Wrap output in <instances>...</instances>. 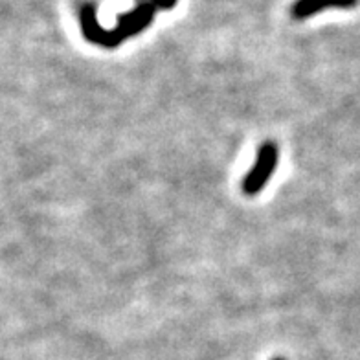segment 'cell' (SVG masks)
Instances as JSON below:
<instances>
[{
	"instance_id": "5b68a950",
	"label": "cell",
	"mask_w": 360,
	"mask_h": 360,
	"mask_svg": "<svg viewBox=\"0 0 360 360\" xmlns=\"http://www.w3.org/2000/svg\"><path fill=\"white\" fill-rule=\"evenodd\" d=\"M274 360H285V359H274Z\"/></svg>"
},
{
	"instance_id": "277c9868",
	"label": "cell",
	"mask_w": 360,
	"mask_h": 360,
	"mask_svg": "<svg viewBox=\"0 0 360 360\" xmlns=\"http://www.w3.org/2000/svg\"><path fill=\"white\" fill-rule=\"evenodd\" d=\"M140 2H146V0H140ZM147 2H151L157 10H171L175 8L179 0H147Z\"/></svg>"
},
{
	"instance_id": "7a4b0ae2",
	"label": "cell",
	"mask_w": 360,
	"mask_h": 360,
	"mask_svg": "<svg viewBox=\"0 0 360 360\" xmlns=\"http://www.w3.org/2000/svg\"><path fill=\"white\" fill-rule=\"evenodd\" d=\"M278 160H280L278 143L272 142V140H266V142L261 143L259 149H257L256 164L252 166V169L243 179V193L247 197H254V195L259 193L269 184L270 176H272L276 166H278Z\"/></svg>"
},
{
	"instance_id": "3957f363",
	"label": "cell",
	"mask_w": 360,
	"mask_h": 360,
	"mask_svg": "<svg viewBox=\"0 0 360 360\" xmlns=\"http://www.w3.org/2000/svg\"><path fill=\"white\" fill-rule=\"evenodd\" d=\"M360 0H296L290 6V17L294 20H304L320 13L322 10L338 8V10H351L356 8Z\"/></svg>"
},
{
	"instance_id": "6da1fadb",
	"label": "cell",
	"mask_w": 360,
	"mask_h": 360,
	"mask_svg": "<svg viewBox=\"0 0 360 360\" xmlns=\"http://www.w3.org/2000/svg\"><path fill=\"white\" fill-rule=\"evenodd\" d=\"M157 8L151 2H140L136 8L125 11L118 19V24L114 30H103L98 22V10L92 2L81 6L79 10V22L81 34L92 44L103 48H116L124 43L127 37L138 35L140 32L149 26L155 19Z\"/></svg>"
}]
</instances>
